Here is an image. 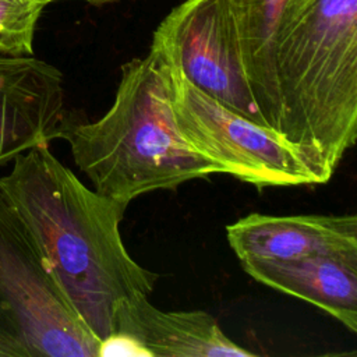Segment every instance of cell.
Instances as JSON below:
<instances>
[{
    "label": "cell",
    "instance_id": "obj_9",
    "mask_svg": "<svg viewBox=\"0 0 357 357\" xmlns=\"http://www.w3.org/2000/svg\"><path fill=\"white\" fill-rule=\"evenodd\" d=\"M226 236L240 261L357 252V216L251 213L230 223Z\"/></svg>",
    "mask_w": 357,
    "mask_h": 357
},
{
    "label": "cell",
    "instance_id": "obj_6",
    "mask_svg": "<svg viewBox=\"0 0 357 357\" xmlns=\"http://www.w3.org/2000/svg\"><path fill=\"white\" fill-rule=\"evenodd\" d=\"M152 43L195 88L266 126L245 77L231 0H184L155 29Z\"/></svg>",
    "mask_w": 357,
    "mask_h": 357
},
{
    "label": "cell",
    "instance_id": "obj_8",
    "mask_svg": "<svg viewBox=\"0 0 357 357\" xmlns=\"http://www.w3.org/2000/svg\"><path fill=\"white\" fill-rule=\"evenodd\" d=\"M113 342H126L139 354L159 357L255 356L229 339L209 312L163 311L145 294L131 296L119 305Z\"/></svg>",
    "mask_w": 357,
    "mask_h": 357
},
{
    "label": "cell",
    "instance_id": "obj_7",
    "mask_svg": "<svg viewBox=\"0 0 357 357\" xmlns=\"http://www.w3.org/2000/svg\"><path fill=\"white\" fill-rule=\"evenodd\" d=\"M67 117L63 74L32 56L0 54V166L57 138Z\"/></svg>",
    "mask_w": 357,
    "mask_h": 357
},
{
    "label": "cell",
    "instance_id": "obj_3",
    "mask_svg": "<svg viewBox=\"0 0 357 357\" xmlns=\"http://www.w3.org/2000/svg\"><path fill=\"white\" fill-rule=\"evenodd\" d=\"M57 138L70 144L74 163L96 192L126 205L139 195L222 173L180 132L170 63L153 43L144 57L121 67L114 100L100 119L66 117Z\"/></svg>",
    "mask_w": 357,
    "mask_h": 357
},
{
    "label": "cell",
    "instance_id": "obj_11",
    "mask_svg": "<svg viewBox=\"0 0 357 357\" xmlns=\"http://www.w3.org/2000/svg\"><path fill=\"white\" fill-rule=\"evenodd\" d=\"M231 1L238 26L245 77L254 102L259 110L266 86L273 33L289 0Z\"/></svg>",
    "mask_w": 357,
    "mask_h": 357
},
{
    "label": "cell",
    "instance_id": "obj_5",
    "mask_svg": "<svg viewBox=\"0 0 357 357\" xmlns=\"http://www.w3.org/2000/svg\"><path fill=\"white\" fill-rule=\"evenodd\" d=\"M170 68L176 124L222 173L258 188L319 184L305 159L275 130L227 109L190 84L172 64Z\"/></svg>",
    "mask_w": 357,
    "mask_h": 357
},
{
    "label": "cell",
    "instance_id": "obj_10",
    "mask_svg": "<svg viewBox=\"0 0 357 357\" xmlns=\"http://www.w3.org/2000/svg\"><path fill=\"white\" fill-rule=\"evenodd\" d=\"M240 262L257 282L307 301L357 332V252Z\"/></svg>",
    "mask_w": 357,
    "mask_h": 357
},
{
    "label": "cell",
    "instance_id": "obj_1",
    "mask_svg": "<svg viewBox=\"0 0 357 357\" xmlns=\"http://www.w3.org/2000/svg\"><path fill=\"white\" fill-rule=\"evenodd\" d=\"M11 163L0 188L57 286L106 349L114 340L119 305L135 294L149 296L158 280L123 243L120 222L127 205L89 190L49 145L33 146Z\"/></svg>",
    "mask_w": 357,
    "mask_h": 357
},
{
    "label": "cell",
    "instance_id": "obj_13",
    "mask_svg": "<svg viewBox=\"0 0 357 357\" xmlns=\"http://www.w3.org/2000/svg\"><path fill=\"white\" fill-rule=\"evenodd\" d=\"M312 1H314V0H289L287 4H286L284 8H283V13H282V15H280V20H279L278 25H279L283 20L291 17L293 14H296L297 11H300L301 8H304L307 4L312 3ZM278 25H276V26H278Z\"/></svg>",
    "mask_w": 357,
    "mask_h": 357
},
{
    "label": "cell",
    "instance_id": "obj_14",
    "mask_svg": "<svg viewBox=\"0 0 357 357\" xmlns=\"http://www.w3.org/2000/svg\"><path fill=\"white\" fill-rule=\"evenodd\" d=\"M43 1H45V4L47 6L49 3L56 1V0H43ZM84 1H86V3H89V4H92V6H103V4H107V3H116V1H120V0H84Z\"/></svg>",
    "mask_w": 357,
    "mask_h": 357
},
{
    "label": "cell",
    "instance_id": "obj_12",
    "mask_svg": "<svg viewBox=\"0 0 357 357\" xmlns=\"http://www.w3.org/2000/svg\"><path fill=\"white\" fill-rule=\"evenodd\" d=\"M43 0H0V54L32 56Z\"/></svg>",
    "mask_w": 357,
    "mask_h": 357
},
{
    "label": "cell",
    "instance_id": "obj_2",
    "mask_svg": "<svg viewBox=\"0 0 357 357\" xmlns=\"http://www.w3.org/2000/svg\"><path fill=\"white\" fill-rule=\"evenodd\" d=\"M259 112L329 181L357 138V0H314L276 26Z\"/></svg>",
    "mask_w": 357,
    "mask_h": 357
},
{
    "label": "cell",
    "instance_id": "obj_4",
    "mask_svg": "<svg viewBox=\"0 0 357 357\" xmlns=\"http://www.w3.org/2000/svg\"><path fill=\"white\" fill-rule=\"evenodd\" d=\"M103 351L0 188V357H99Z\"/></svg>",
    "mask_w": 357,
    "mask_h": 357
}]
</instances>
